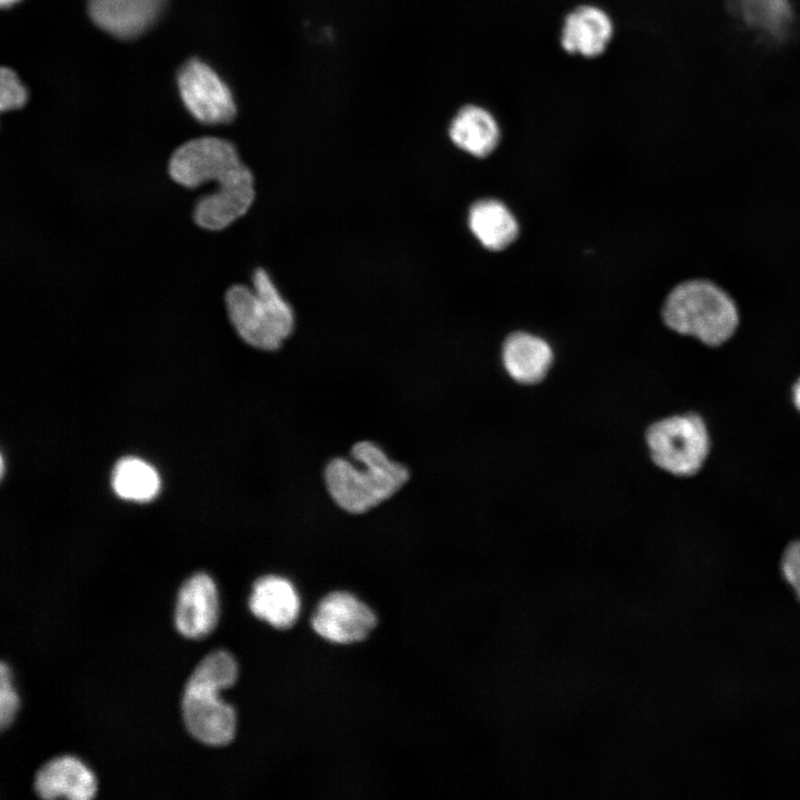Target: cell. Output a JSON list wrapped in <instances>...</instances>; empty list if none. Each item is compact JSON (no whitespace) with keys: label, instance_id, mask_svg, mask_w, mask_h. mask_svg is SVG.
Listing matches in <instances>:
<instances>
[{"label":"cell","instance_id":"6da1fadb","mask_svg":"<svg viewBox=\"0 0 800 800\" xmlns=\"http://www.w3.org/2000/svg\"><path fill=\"white\" fill-rule=\"evenodd\" d=\"M168 172L180 186L197 188L216 181L217 189L199 198L194 222L207 230H221L243 216L254 199L253 176L234 146L217 137H201L178 147L170 157Z\"/></svg>","mask_w":800,"mask_h":800},{"label":"cell","instance_id":"7a4b0ae2","mask_svg":"<svg viewBox=\"0 0 800 800\" xmlns=\"http://www.w3.org/2000/svg\"><path fill=\"white\" fill-rule=\"evenodd\" d=\"M238 677V664L227 651L206 656L190 674L182 696V718L189 733L210 746L229 743L236 732L233 708L219 698Z\"/></svg>","mask_w":800,"mask_h":800},{"label":"cell","instance_id":"3957f363","mask_svg":"<svg viewBox=\"0 0 800 800\" xmlns=\"http://www.w3.org/2000/svg\"><path fill=\"white\" fill-rule=\"evenodd\" d=\"M661 317L672 331L708 347L729 341L740 323L736 300L721 286L704 278L676 284L667 294Z\"/></svg>","mask_w":800,"mask_h":800},{"label":"cell","instance_id":"277c9868","mask_svg":"<svg viewBox=\"0 0 800 800\" xmlns=\"http://www.w3.org/2000/svg\"><path fill=\"white\" fill-rule=\"evenodd\" d=\"M351 456L361 468L343 458H334L324 470L331 498L350 513H363L377 507L398 492L409 479V470L390 460L371 441L357 442Z\"/></svg>","mask_w":800,"mask_h":800},{"label":"cell","instance_id":"5b68a950","mask_svg":"<svg viewBox=\"0 0 800 800\" xmlns=\"http://www.w3.org/2000/svg\"><path fill=\"white\" fill-rule=\"evenodd\" d=\"M224 299L236 331L254 348L276 350L293 329L292 309L263 269L253 272L252 289L232 286Z\"/></svg>","mask_w":800,"mask_h":800},{"label":"cell","instance_id":"8992f818","mask_svg":"<svg viewBox=\"0 0 800 800\" xmlns=\"http://www.w3.org/2000/svg\"><path fill=\"white\" fill-rule=\"evenodd\" d=\"M644 437L652 461L679 477L697 473L710 450L707 426L693 412L658 420L649 426Z\"/></svg>","mask_w":800,"mask_h":800},{"label":"cell","instance_id":"52a82bcc","mask_svg":"<svg viewBox=\"0 0 800 800\" xmlns=\"http://www.w3.org/2000/svg\"><path fill=\"white\" fill-rule=\"evenodd\" d=\"M181 99L189 112L201 123L230 122L236 116V103L228 86L203 61L188 60L178 72Z\"/></svg>","mask_w":800,"mask_h":800},{"label":"cell","instance_id":"ba28073f","mask_svg":"<svg viewBox=\"0 0 800 800\" xmlns=\"http://www.w3.org/2000/svg\"><path fill=\"white\" fill-rule=\"evenodd\" d=\"M376 622L373 611L366 603L342 591L326 596L312 617L314 631L336 643H352L364 639Z\"/></svg>","mask_w":800,"mask_h":800},{"label":"cell","instance_id":"9c48e42d","mask_svg":"<svg viewBox=\"0 0 800 800\" xmlns=\"http://www.w3.org/2000/svg\"><path fill=\"white\" fill-rule=\"evenodd\" d=\"M218 617L219 599L213 580L207 573H194L178 592L174 611L178 631L187 638H203L213 630Z\"/></svg>","mask_w":800,"mask_h":800},{"label":"cell","instance_id":"30bf717a","mask_svg":"<svg viewBox=\"0 0 800 800\" xmlns=\"http://www.w3.org/2000/svg\"><path fill=\"white\" fill-rule=\"evenodd\" d=\"M168 0H89L92 21L120 39H132L159 18Z\"/></svg>","mask_w":800,"mask_h":800},{"label":"cell","instance_id":"8fae6325","mask_svg":"<svg viewBox=\"0 0 800 800\" xmlns=\"http://www.w3.org/2000/svg\"><path fill=\"white\" fill-rule=\"evenodd\" d=\"M613 37V23L601 8L582 4L570 11L560 33L562 49L570 54L583 58L601 56Z\"/></svg>","mask_w":800,"mask_h":800},{"label":"cell","instance_id":"7c38bea8","mask_svg":"<svg viewBox=\"0 0 800 800\" xmlns=\"http://www.w3.org/2000/svg\"><path fill=\"white\" fill-rule=\"evenodd\" d=\"M34 791L42 799L64 797L88 800L96 793L93 773L76 757H57L44 763L36 773Z\"/></svg>","mask_w":800,"mask_h":800},{"label":"cell","instance_id":"4fadbf2b","mask_svg":"<svg viewBox=\"0 0 800 800\" xmlns=\"http://www.w3.org/2000/svg\"><path fill=\"white\" fill-rule=\"evenodd\" d=\"M501 358L507 373L516 382L534 384L547 376L553 361V352L542 338L517 331L504 340Z\"/></svg>","mask_w":800,"mask_h":800},{"label":"cell","instance_id":"5bb4252c","mask_svg":"<svg viewBox=\"0 0 800 800\" xmlns=\"http://www.w3.org/2000/svg\"><path fill=\"white\" fill-rule=\"evenodd\" d=\"M300 607L294 586L283 577L266 576L252 587L249 599L251 612L274 628L291 627L299 617Z\"/></svg>","mask_w":800,"mask_h":800},{"label":"cell","instance_id":"9a60e30c","mask_svg":"<svg viewBox=\"0 0 800 800\" xmlns=\"http://www.w3.org/2000/svg\"><path fill=\"white\" fill-rule=\"evenodd\" d=\"M449 136L461 150L483 158L497 148L500 129L492 113L486 108L467 104L460 108L453 117L449 127Z\"/></svg>","mask_w":800,"mask_h":800},{"label":"cell","instance_id":"2e32d148","mask_svg":"<svg viewBox=\"0 0 800 800\" xmlns=\"http://www.w3.org/2000/svg\"><path fill=\"white\" fill-rule=\"evenodd\" d=\"M468 222L479 242L494 251L511 244L519 231L512 212L496 199H481L474 202L470 208Z\"/></svg>","mask_w":800,"mask_h":800},{"label":"cell","instance_id":"e0dca14e","mask_svg":"<svg viewBox=\"0 0 800 800\" xmlns=\"http://www.w3.org/2000/svg\"><path fill=\"white\" fill-rule=\"evenodd\" d=\"M111 484L121 499L147 502L158 494L160 478L157 470L146 461L124 457L113 468Z\"/></svg>","mask_w":800,"mask_h":800},{"label":"cell","instance_id":"ac0fdd59","mask_svg":"<svg viewBox=\"0 0 800 800\" xmlns=\"http://www.w3.org/2000/svg\"><path fill=\"white\" fill-rule=\"evenodd\" d=\"M731 11L748 27L781 39L791 26L788 0H729Z\"/></svg>","mask_w":800,"mask_h":800},{"label":"cell","instance_id":"d6986e66","mask_svg":"<svg viewBox=\"0 0 800 800\" xmlns=\"http://www.w3.org/2000/svg\"><path fill=\"white\" fill-rule=\"evenodd\" d=\"M28 93L18 76L9 68L0 71V109L10 111L24 106Z\"/></svg>","mask_w":800,"mask_h":800},{"label":"cell","instance_id":"ffe728a7","mask_svg":"<svg viewBox=\"0 0 800 800\" xmlns=\"http://www.w3.org/2000/svg\"><path fill=\"white\" fill-rule=\"evenodd\" d=\"M18 709V697L12 688L10 671L1 662L0 664V728L3 730L8 727Z\"/></svg>","mask_w":800,"mask_h":800},{"label":"cell","instance_id":"44dd1931","mask_svg":"<svg viewBox=\"0 0 800 800\" xmlns=\"http://www.w3.org/2000/svg\"><path fill=\"white\" fill-rule=\"evenodd\" d=\"M781 569L786 580L800 600V540L791 542L784 550Z\"/></svg>","mask_w":800,"mask_h":800},{"label":"cell","instance_id":"7402d4cb","mask_svg":"<svg viewBox=\"0 0 800 800\" xmlns=\"http://www.w3.org/2000/svg\"><path fill=\"white\" fill-rule=\"evenodd\" d=\"M792 400L796 408L800 411V378L792 387Z\"/></svg>","mask_w":800,"mask_h":800},{"label":"cell","instance_id":"603a6c76","mask_svg":"<svg viewBox=\"0 0 800 800\" xmlns=\"http://www.w3.org/2000/svg\"><path fill=\"white\" fill-rule=\"evenodd\" d=\"M20 0H0V3L3 8L11 7L12 4L17 3Z\"/></svg>","mask_w":800,"mask_h":800}]
</instances>
